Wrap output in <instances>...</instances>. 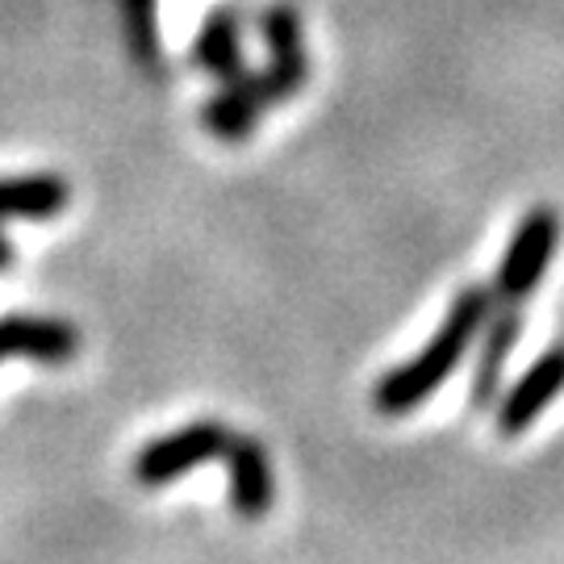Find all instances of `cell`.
<instances>
[{
  "label": "cell",
  "instance_id": "1",
  "mask_svg": "<svg viewBox=\"0 0 564 564\" xmlns=\"http://www.w3.org/2000/svg\"><path fill=\"white\" fill-rule=\"evenodd\" d=\"M489 310H494V289L489 284H464V289H456V297L447 305L440 330L410 360L389 368L381 381H377V389H372L377 414H384V419H405L419 405L431 402L456 377L464 356L477 347Z\"/></svg>",
  "mask_w": 564,
  "mask_h": 564
},
{
  "label": "cell",
  "instance_id": "2",
  "mask_svg": "<svg viewBox=\"0 0 564 564\" xmlns=\"http://www.w3.org/2000/svg\"><path fill=\"white\" fill-rule=\"evenodd\" d=\"M556 247H561V218L552 205H531L514 235L506 242L502 263L494 272V302L502 305H527L531 293L544 284L547 268L556 260Z\"/></svg>",
  "mask_w": 564,
  "mask_h": 564
},
{
  "label": "cell",
  "instance_id": "3",
  "mask_svg": "<svg viewBox=\"0 0 564 564\" xmlns=\"http://www.w3.org/2000/svg\"><path fill=\"white\" fill-rule=\"evenodd\" d=\"M226 440H230V431L214 419H202V423H188L172 435H163V440H151L134 456V481L142 489H163V485L181 481L193 468L223 460Z\"/></svg>",
  "mask_w": 564,
  "mask_h": 564
},
{
  "label": "cell",
  "instance_id": "4",
  "mask_svg": "<svg viewBox=\"0 0 564 564\" xmlns=\"http://www.w3.org/2000/svg\"><path fill=\"white\" fill-rule=\"evenodd\" d=\"M564 393V343L547 347L544 356H535L519 381L502 389V398L494 402V426L498 435L514 440L547 414V405Z\"/></svg>",
  "mask_w": 564,
  "mask_h": 564
},
{
  "label": "cell",
  "instance_id": "5",
  "mask_svg": "<svg viewBox=\"0 0 564 564\" xmlns=\"http://www.w3.org/2000/svg\"><path fill=\"white\" fill-rule=\"evenodd\" d=\"M260 39H263V51H268L263 76L272 84L276 105L297 97L305 84H310V51H305L302 18L289 4H268L260 13Z\"/></svg>",
  "mask_w": 564,
  "mask_h": 564
},
{
  "label": "cell",
  "instance_id": "6",
  "mask_svg": "<svg viewBox=\"0 0 564 564\" xmlns=\"http://www.w3.org/2000/svg\"><path fill=\"white\" fill-rule=\"evenodd\" d=\"M519 339H523V305L494 302V310H489V318L481 326V339H477L473 377H468V402H473V410H494V402L502 398L506 364L514 356Z\"/></svg>",
  "mask_w": 564,
  "mask_h": 564
},
{
  "label": "cell",
  "instance_id": "7",
  "mask_svg": "<svg viewBox=\"0 0 564 564\" xmlns=\"http://www.w3.org/2000/svg\"><path fill=\"white\" fill-rule=\"evenodd\" d=\"M226 464V489H230V510L239 514L242 523H260L272 514L276 502V477H272V460L268 447L251 435H235L223 447Z\"/></svg>",
  "mask_w": 564,
  "mask_h": 564
},
{
  "label": "cell",
  "instance_id": "8",
  "mask_svg": "<svg viewBox=\"0 0 564 564\" xmlns=\"http://www.w3.org/2000/svg\"><path fill=\"white\" fill-rule=\"evenodd\" d=\"M272 105H276V97H272L268 76L247 67L242 76L218 84V93L205 101L202 121L218 142H247Z\"/></svg>",
  "mask_w": 564,
  "mask_h": 564
},
{
  "label": "cell",
  "instance_id": "9",
  "mask_svg": "<svg viewBox=\"0 0 564 564\" xmlns=\"http://www.w3.org/2000/svg\"><path fill=\"white\" fill-rule=\"evenodd\" d=\"M76 351H80V330L63 318H34V314L0 318V360L30 356L39 364H67Z\"/></svg>",
  "mask_w": 564,
  "mask_h": 564
},
{
  "label": "cell",
  "instance_id": "10",
  "mask_svg": "<svg viewBox=\"0 0 564 564\" xmlns=\"http://www.w3.org/2000/svg\"><path fill=\"white\" fill-rule=\"evenodd\" d=\"M72 202V184L51 172L4 176L0 181V218H55ZM13 263V247L0 239V272Z\"/></svg>",
  "mask_w": 564,
  "mask_h": 564
},
{
  "label": "cell",
  "instance_id": "11",
  "mask_svg": "<svg viewBox=\"0 0 564 564\" xmlns=\"http://www.w3.org/2000/svg\"><path fill=\"white\" fill-rule=\"evenodd\" d=\"M193 67H202L214 80H235L247 72V55H242V13L235 4H218L209 9L193 42Z\"/></svg>",
  "mask_w": 564,
  "mask_h": 564
},
{
  "label": "cell",
  "instance_id": "12",
  "mask_svg": "<svg viewBox=\"0 0 564 564\" xmlns=\"http://www.w3.org/2000/svg\"><path fill=\"white\" fill-rule=\"evenodd\" d=\"M126 13H130V34L134 46L147 63L160 59V30H155V0H126Z\"/></svg>",
  "mask_w": 564,
  "mask_h": 564
}]
</instances>
